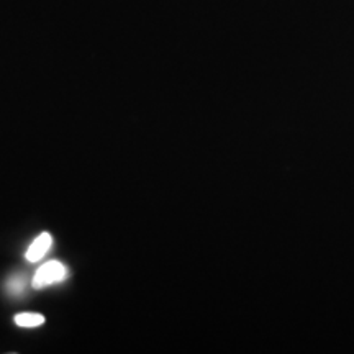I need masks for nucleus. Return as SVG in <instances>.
<instances>
[{
	"label": "nucleus",
	"instance_id": "nucleus-1",
	"mask_svg": "<svg viewBox=\"0 0 354 354\" xmlns=\"http://www.w3.org/2000/svg\"><path fill=\"white\" fill-rule=\"evenodd\" d=\"M68 276L69 272L63 263H59V261H50V263L43 264L35 272L32 286L35 289H43V287L56 284V282H63Z\"/></svg>",
	"mask_w": 354,
	"mask_h": 354
},
{
	"label": "nucleus",
	"instance_id": "nucleus-2",
	"mask_svg": "<svg viewBox=\"0 0 354 354\" xmlns=\"http://www.w3.org/2000/svg\"><path fill=\"white\" fill-rule=\"evenodd\" d=\"M53 245V236L50 233H41L39 236L35 240L32 245H30L28 251H26V259L30 263H37L43 258L44 254L50 251V248Z\"/></svg>",
	"mask_w": 354,
	"mask_h": 354
},
{
	"label": "nucleus",
	"instance_id": "nucleus-3",
	"mask_svg": "<svg viewBox=\"0 0 354 354\" xmlns=\"http://www.w3.org/2000/svg\"><path fill=\"white\" fill-rule=\"evenodd\" d=\"M15 323L24 328H35V326L43 325L44 317L39 313H20L15 317Z\"/></svg>",
	"mask_w": 354,
	"mask_h": 354
},
{
	"label": "nucleus",
	"instance_id": "nucleus-4",
	"mask_svg": "<svg viewBox=\"0 0 354 354\" xmlns=\"http://www.w3.org/2000/svg\"><path fill=\"white\" fill-rule=\"evenodd\" d=\"M25 284H26V281H25L24 274H15V276H12L10 279H8L7 290L10 292L12 295H20V294H24Z\"/></svg>",
	"mask_w": 354,
	"mask_h": 354
}]
</instances>
